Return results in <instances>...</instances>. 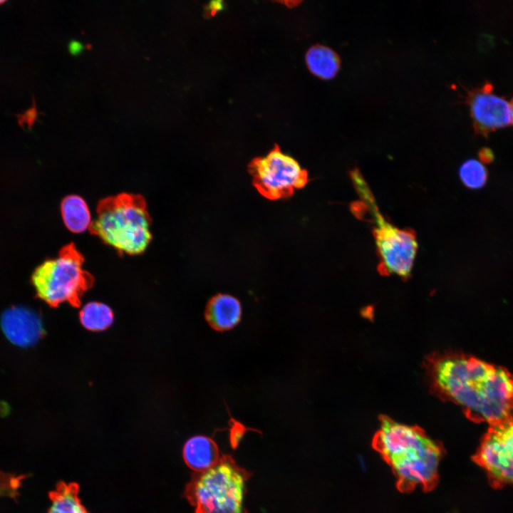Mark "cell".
I'll return each mask as SVG.
<instances>
[{
  "instance_id": "ba28073f",
  "label": "cell",
  "mask_w": 513,
  "mask_h": 513,
  "mask_svg": "<svg viewBox=\"0 0 513 513\" xmlns=\"http://www.w3.org/2000/svg\"><path fill=\"white\" fill-rule=\"evenodd\" d=\"M473 460L484 470L491 485L513 484V417L490 425Z\"/></svg>"
},
{
  "instance_id": "5b68a950",
  "label": "cell",
  "mask_w": 513,
  "mask_h": 513,
  "mask_svg": "<svg viewBox=\"0 0 513 513\" xmlns=\"http://www.w3.org/2000/svg\"><path fill=\"white\" fill-rule=\"evenodd\" d=\"M84 258L71 243L62 247L56 258L38 266L31 276L36 296L49 306L81 304L84 293L93 284V277L83 269Z\"/></svg>"
},
{
  "instance_id": "ffe728a7",
  "label": "cell",
  "mask_w": 513,
  "mask_h": 513,
  "mask_svg": "<svg viewBox=\"0 0 513 513\" xmlns=\"http://www.w3.org/2000/svg\"><path fill=\"white\" fill-rule=\"evenodd\" d=\"M478 157L482 164H489L494 160V153L490 148L483 147L479 151Z\"/></svg>"
},
{
  "instance_id": "52a82bcc",
  "label": "cell",
  "mask_w": 513,
  "mask_h": 513,
  "mask_svg": "<svg viewBox=\"0 0 513 513\" xmlns=\"http://www.w3.org/2000/svg\"><path fill=\"white\" fill-rule=\"evenodd\" d=\"M248 170L256 190L271 200L289 197L309 182L308 172L277 145L266 156L253 159Z\"/></svg>"
},
{
  "instance_id": "7402d4cb",
  "label": "cell",
  "mask_w": 513,
  "mask_h": 513,
  "mask_svg": "<svg viewBox=\"0 0 513 513\" xmlns=\"http://www.w3.org/2000/svg\"><path fill=\"white\" fill-rule=\"evenodd\" d=\"M84 48V45L76 40H72L68 43L69 52L73 55L80 53Z\"/></svg>"
},
{
  "instance_id": "3957f363",
  "label": "cell",
  "mask_w": 513,
  "mask_h": 513,
  "mask_svg": "<svg viewBox=\"0 0 513 513\" xmlns=\"http://www.w3.org/2000/svg\"><path fill=\"white\" fill-rule=\"evenodd\" d=\"M151 219L141 195L122 193L98 202L90 230L119 253H142L151 239Z\"/></svg>"
},
{
  "instance_id": "9c48e42d",
  "label": "cell",
  "mask_w": 513,
  "mask_h": 513,
  "mask_svg": "<svg viewBox=\"0 0 513 513\" xmlns=\"http://www.w3.org/2000/svg\"><path fill=\"white\" fill-rule=\"evenodd\" d=\"M473 126L477 133L487 135L512 123L509 102L493 93V86L486 82L467 93Z\"/></svg>"
},
{
  "instance_id": "9a60e30c",
  "label": "cell",
  "mask_w": 513,
  "mask_h": 513,
  "mask_svg": "<svg viewBox=\"0 0 513 513\" xmlns=\"http://www.w3.org/2000/svg\"><path fill=\"white\" fill-rule=\"evenodd\" d=\"M306 62L314 75L327 80L336 76L340 66L338 54L322 45L313 46L307 51Z\"/></svg>"
},
{
  "instance_id": "4fadbf2b",
  "label": "cell",
  "mask_w": 513,
  "mask_h": 513,
  "mask_svg": "<svg viewBox=\"0 0 513 513\" xmlns=\"http://www.w3.org/2000/svg\"><path fill=\"white\" fill-rule=\"evenodd\" d=\"M61 212L66 227L73 233H81L90 229L91 215L86 201L80 196L70 195L63 199Z\"/></svg>"
},
{
  "instance_id": "8fae6325",
  "label": "cell",
  "mask_w": 513,
  "mask_h": 513,
  "mask_svg": "<svg viewBox=\"0 0 513 513\" xmlns=\"http://www.w3.org/2000/svg\"><path fill=\"white\" fill-rule=\"evenodd\" d=\"M242 316L240 301L228 294L219 293L213 296L205 306V320L217 331L232 330L240 322Z\"/></svg>"
},
{
  "instance_id": "7a4b0ae2",
  "label": "cell",
  "mask_w": 513,
  "mask_h": 513,
  "mask_svg": "<svg viewBox=\"0 0 513 513\" xmlns=\"http://www.w3.org/2000/svg\"><path fill=\"white\" fill-rule=\"evenodd\" d=\"M373 446L392 468L400 491L436 485L443 449L420 428L382 416Z\"/></svg>"
},
{
  "instance_id": "ac0fdd59",
  "label": "cell",
  "mask_w": 513,
  "mask_h": 513,
  "mask_svg": "<svg viewBox=\"0 0 513 513\" xmlns=\"http://www.w3.org/2000/svg\"><path fill=\"white\" fill-rule=\"evenodd\" d=\"M26 477L24 475L5 472L0 470V497H8L16 499L22 481Z\"/></svg>"
},
{
  "instance_id": "44dd1931",
  "label": "cell",
  "mask_w": 513,
  "mask_h": 513,
  "mask_svg": "<svg viewBox=\"0 0 513 513\" xmlns=\"http://www.w3.org/2000/svg\"><path fill=\"white\" fill-rule=\"evenodd\" d=\"M223 2L221 1H211L205 7L206 14L209 16L214 15L218 11L222 9Z\"/></svg>"
},
{
  "instance_id": "e0dca14e",
  "label": "cell",
  "mask_w": 513,
  "mask_h": 513,
  "mask_svg": "<svg viewBox=\"0 0 513 513\" xmlns=\"http://www.w3.org/2000/svg\"><path fill=\"white\" fill-rule=\"evenodd\" d=\"M459 176L466 187L477 190L485 185L488 178V172L481 162L475 159H469L461 165L459 169Z\"/></svg>"
},
{
  "instance_id": "30bf717a",
  "label": "cell",
  "mask_w": 513,
  "mask_h": 513,
  "mask_svg": "<svg viewBox=\"0 0 513 513\" xmlns=\"http://www.w3.org/2000/svg\"><path fill=\"white\" fill-rule=\"evenodd\" d=\"M1 325L6 338L21 347L33 345L44 333L39 315L23 306L6 309L1 315Z\"/></svg>"
},
{
  "instance_id": "8992f818",
  "label": "cell",
  "mask_w": 513,
  "mask_h": 513,
  "mask_svg": "<svg viewBox=\"0 0 513 513\" xmlns=\"http://www.w3.org/2000/svg\"><path fill=\"white\" fill-rule=\"evenodd\" d=\"M370 219L375 224L373 234L380 257L378 270L382 275L396 274L408 279L418 249L415 232L410 228L400 229L387 222L375 200L366 204Z\"/></svg>"
},
{
  "instance_id": "d6986e66",
  "label": "cell",
  "mask_w": 513,
  "mask_h": 513,
  "mask_svg": "<svg viewBox=\"0 0 513 513\" xmlns=\"http://www.w3.org/2000/svg\"><path fill=\"white\" fill-rule=\"evenodd\" d=\"M229 422L231 424L230 440L233 447H235L247 430V428L234 418H231Z\"/></svg>"
},
{
  "instance_id": "cb8c5ba5",
  "label": "cell",
  "mask_w": 513,
  "mask_h": 513,
  "mask_svg": "<svg viewBox=\"0 0 513 513\" xmlns=\"http://www.w3.org/2000/svg\"><path fill=\"white\" fill-rule=\"evenodd\" d=\"M5 3V1H0V4Z\"/></svg>"
},
{
  "instance_id": "603a6c76",
  "label": "cell",
  "mask_w": 513,
  "mask_h": 513,
  "mask_svg": "<svg viewBox=\"0 0 513 513\" xmlns=\"http://www.w3.org/2000/svg\"><path fill=\"white\" fill-rule=\"evenodd\" d=\"M509 105H510V110H511L512 123H513V98L509 101Z\"/></svg>"
},
{
  "instance_id": "7c38bea8",
  "label": "cell",
  "mask_w": 513,
  "mask_h": 513,
  "mask_svg": "<svg viewBox=\"0 0 513 513\" xmlns=\"http://www.w3.org/2000/svg\"><path fill=\"white\" fill-rule=\"evenodd\" d=\"M182 455L186 465L195 472L211 469L221 458L217 443L204 435H195L189 438L184 445Z\"/></svg>"
},
{
  "instance_id": "2e32d148",
  "label": "cell",
  "mask_w": 513,
  "mask_h": 513,
  "mask_svg": "<svg viewBox=\"0 0 513 513\" xmlns=\"http://www.w3.org/2000/svg\"><path fill=\"white\" fill-rule=\"evenodd\" d=\"M80 321L83 327L92 331H101L113 322V312L105 304L89 302L80 311Z\"/></svg>"
},
{
  "instance_id": "6da1fadb",
  "label": "cell",
  "mask_w": 513,
  "mask_h": 513,
  "mask_svg": "<svg viewBox=\"0 0 513 513\" xmlns=\"http://www.w3.org/2000/svg\"><path fill=\"white\" fill-rule=\"evenodd\" d=\"M427 366L435 391L470 420L492 425L513 417V375L506 369L458 353L432 356Z\"/></svg>"
},
{
  "instance_id": "277c9868",
  "label": "cell",
  "mask_w": 513,
  "mask_h": 513,
  "mask_svg": "<svg viewBox=\"0 0 513 513\" xmlns=\"http://www.w3.org/2000/svg\"><path fill=\"white\" fill-rule=\"evenodd\" d=\"M251 474L229 455H224L211 469L195 472L184 495L194 513H248L247 482Z\"/></svg>"
},
{
  "instance_id": "5bb4252c",
  "label": "cell",
  "mask_w": 513,
  "mask_h": 513,
  "mask_svg": "<svg viewBox=\"0 0 513 513\" xmlns=\"http://www.w3.org/2000/svg\"><path fill=\"white\" fill-rule=\"evenodd\" d=\"M77 483L60 482L49 492L51 504L47 513H89L78 497Z\"/></svg>"
}]
</instances>
